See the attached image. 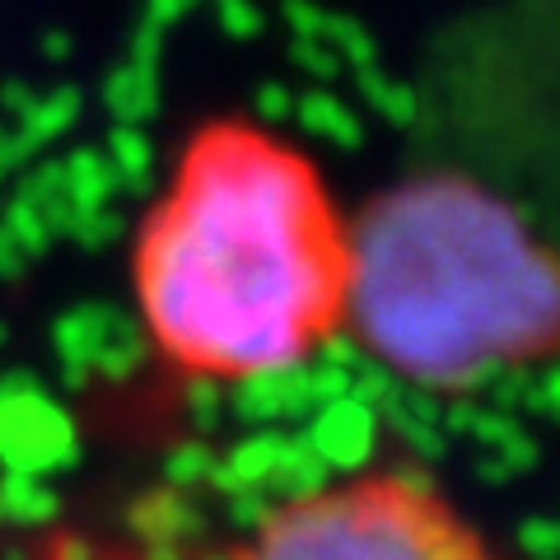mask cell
<instances>
[{
	"label": "cell",
	"instance_id": "cell-3",
	"mask_svg": "<svg viewBox=\"0 0 560 560\" xmlns=\"http://www.w3.org/2000/svg\"><path fill=\"white\" fill-rule=\"evenodd\" d=\"M234 560H514L425 471L370 467L280 500Z\"/></svg>",
	"mask_w": 560,
	"mask_h": 560
},
{
	"label": "cell",
	"instance_id": "cell-1",
	"mask_svg": "<svg viewBox=\"0 0 560 560\" xmlns=\"http://www.w3.org/2000/svg\"><path fill=\"white\" fill-rule=\"evenodd\" d=\"M350 215L294 140L248 117L187 136L131 248L145 337L191 383H261L341 337Z\"/></svg>",
	"mask_w": 560,
	"mask_h": 560
},
{
	"label": "cell",
	"instance_id": "cell-2",
	"mask_svg": "<svg viewBox=\"0 0 560 560\" xmlns=\"http://www.w3.org/2000/svg\"><path fill=\"white\" fill-rule=\"evenodd\" d=\"M341 337L425 393L528 370L560 337L551 248L477 178H407L350 215Z\"/></svg>",
	"mask_w": 560,
	"mask_h": 560
}]
</instances>
